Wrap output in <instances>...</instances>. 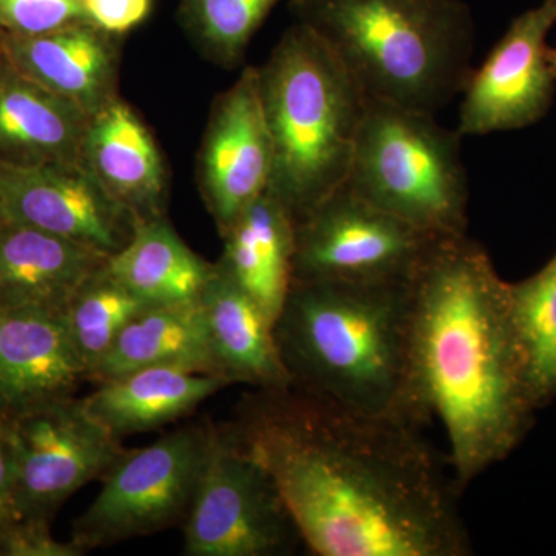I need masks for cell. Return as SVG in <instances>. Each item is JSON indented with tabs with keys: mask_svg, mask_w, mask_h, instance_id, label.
Instances as JSON below:
<instances>
[{
	"mask_svg": "<svg viewBox=\"0 0 556 556\" xmlns=\"http://www.w3.org/2000/svg\"><path fill=\"white\" fill-rule=\"evenodd\" d=\"M223 431L268 471L318 556H468L448 478L419 427L299 388H255Z\"/></svg>",
	"mask_w": 556,
	"mask_h": 556,
	"instance_id": "6da1fadb",
	"label": "cell"
},
{
	"mask_svg": "<svg viewBox=\"0 0 556 556\" xmlns=\"http://www.w3.org/2000/svg\"><path fill=\"white\" fill-rule=\"evenodd\" d=\"M409 382L424 424L441 420L460 489L517 445L536 402L510 285L467 236L431 241L409 281Z\"/></svg>",
	"mask_w": 556,
	"mask_h": 556,
	"instance_id": "7a4b0ae2",
	"label": "cell"
},
{
	"mask_svg": "<svg viewBox=\"0 0 556 556\" xmlns=\"http://www.w3.org/2000/svg\"><path fill=\"white\" fill-rule=\"evenodd\" d=\"M409 283L292 281L274 324L289 386L422 426L409 382Z\"/></svg>",
	"mask_w": 556,
	"mask_h": 556,
	"instance_id": "3957f363",
	"label": "cell"
},
{
	"mask_svg": "<svg viewBox=\"0 0 556 556\" xmlns=\"http://www.w3.org/2000/svg\"><path fill=\"white\" fill-rule=\"evenodd\" d=\"M372 100L437 115L473 72L475 21L464 0H291Z\"/></svg>",
	"mask_w": 556,
	"mask_h": 556,
	"instance_id": "277c9868",
	"label": "cell"
},
{
	"mask_svg": "<svg viewBox=\"0 0 556 556\" xmlns=\"http://www.w3.org/2000/svg\"><path fill=\"white\" fill-rule=\"evenodd\" d=\"M257 70L273 139L268 193L295 223L346 185L368 97L324 39L300 22Z\"/></svg>",
	"mask_w": 556,
	"mask_h": 556,
	"instance_id": "5b68a950",
	"label": "cell"
},
{
	"mask_svg": "<svg viewBox=\"0 0 556 556\" xmlns=\"http://www.w3.org/2000/svg\"><path fill=\"white\" fill-rule=\"evenodd\" d=\"M460 139L437 115L368 98L345 186L434 239L463 236L470 190Z\"/></svg>",
	"mask_w": 556,
	"mask_h": 556,
	"instance_id": "8992f818",
	"label": "cell"
},
{
	"mask_svg": "<svg viewBox=\"0 0 556 556\" xmlns=\"http://www.w3.org/2000/svg\"><path fill=\"white\" fill-rule=\"evenodd\" d=\"M211 430L189 424L148 445L126 450L102 478L100 495L73 522L84 552L182 526L206 463Z\"/></svg>",
	"mask_w": 556,
	"mask_h": 556,
	"instance_id": "52a82bcc",
	"label": "cell"
},
{
	"mask_svg": "<svg viewBox=\"0 0 556 556\" xmlns=\"http://www.w3.org/2000/svg\"><path fill=\"white\" fill-rule=\"evenodd\" d=\"M206 463L188 518V556H283L303 543L276 482L208 422Z\"/></svg>",
	"mask_w": 556,
	"mask_h": 556,
	"instance_id": "ba28073f",
	"label": "cell"
},
{
	"mask_svg": "<svg viewBox=\"0 0 556 556\" xmlns=\"http://www.w3.org/2000/svg\"><path fill=\"white\" fill-rule=\"evenodd\" d=\"M433 240L342 186L294 223L292 281L409 283Z\"/></svg>",
	"mask_w": 556,
	"mask_h": 556,
	"instance_id": "9c48e42d",
	"label": "cell"
},
{
	"mask_svg": "<svg viewBox=\"0 0 556 556\" xmlns=\"http://www.w3.org/2000/svg\"><path fill=\"white\" fill-rule=\"evenodd\" d=\"M10 424L20 518L51 522L70 496L104 478L127 450L76 396L17 413Z\"/></svg>",
	"mask_w": 556,
	"mask_h": 556,
	"instance_id": "30bf717a",
	"label": "cell"
},
{
	"mask_svg": "<svg viewBox=\"0 0 556 556\" xmlns=\"http://www.w3.org/2000/svg\"><path fill=\"white\" fill-rule=\"evenodd\" d=\"M556 25V0H541L519 14L463 91L457 134L481 137L522 129L546 115L554 97L548 35Z\"/></svg>",
	"mask_w": 556,
	"mask_h": 556,
	"instance_id": "8fae6325",
	"label": "cell"
},
{
	"mask_svg": "<svg viewBox=\"0 0 556 556\" xmlns=\"http://www.w3.org/2000/svg\"><path fill=\"white\" fill-rule=\"evenodd\" d=\"M0 211L11 222L115 255L137 218L109 195L83 163L14 166L0 161Z\"/></svg>",
	"mask_w": 556,
	"mask_h": 556,
	"instance_id": "7c38bea8",
	"label": "cell"
},
{
	"mask_svg": "<svg viewBox=\"0 0 556 556\" xmlns=\"http://www.w3.org/2000/svg\"><path fill=\"white\" fill-rule=\"evenodd\" d=\"M273 166V139L263 110L258 70L247 67L214 101L200 150L201 195L219 236L268 192Z\"/></svg>",
	"mask_w": 556,
	"mask_h": 556,
	"instance_id": "4fadbf2b",
	"label": "cell"
},
{
	"mask_svg": "<svg viewBox=\"0 0 556 556\" xmlns=\"http://www.w3.org/2000/svg\"><path fill=\"white\" fill-rule=\"evenodd\" d=\"M87 369L62 313L0 308V413H17L75 396Z\"/></svg>",
	"mask_w": 556,
	"mask_h": 556,
	"instance_id": "5bb4252c",
	"label": "cell"
},
{
	"mask_svg": "<svg viewBox=\"0 0 556 556\" xmlns=\"http://www.w3.org/2000/svg\"><path fill=\"white\" fill-rule=\"evenodd\" d=\"M118 36L90 22L31 38L0 35V50L21 73L89 115L118 98Z\"/></svg>",
	"mask_w": 556,
	"mask_h": 556,
	"instance_id": "9a60e30c",
	"label": "cell"
},
{
	"mask_svg": "<svg viewBox=\"0 0 556 556\" xmlns=\"http://www.w3.org/2000/svg\"><path fill=\"white\" fill-rule=\"evenodd\" d=\"M80 163L137 222L164 215L163 156L149 127L119 97L91 115Z\"/></svg>",
	"mask_w": 556,
	"mask_h": 556,
	"instance_id": "2e32d148",
	"label": "cell"
},
{
	"mask_svg": "<svg viewBox=\"0 0 556 556\" xmlns=\"http://www.w3.org/2000/svg\"><path fill=\"white\" fill-rule=\"evenodd\" d=\"M109 255L43 230L0 222V308L62 313L73 292Z\"/></svg>",
	"mask_w": 556,
	"mask_h": 556,
	"instance_id": "e0dca14e",
	"label": "cell"
},
{
	"mask_svg": "<svg viewBox=\"0 0 556 556\" xmlns=\"http://www.w3.org/2000/svg\"><path fill=\"white\" fill-rule=\"evenodd\" d=\"M91 116L27 78L0 54V161L14 166L80 163Z\"/></svg>",
	"mask_w": 556,
	"mask_h": 556,
	"instance_id": "ac0fdd59",
	"label": "cell"
},
{
	"mask_svg": "<svg viewBox=\"0 0 556 556\" xmlns=\"http://www.w3.org/2000/svg\"><path fill=\"white\" fill-rule=\"evenodd\" d=\"M214 265L200 302L218 375L230 383L254 388L288 387L273 318L217 263Z\"/></svg>",
	"mask_w": 556,
	"mask_h": 556,
	"instance_id": "d6986e66",
	"label": "cell"
},
{
	"mask_svg": "<svg viewBox=\"0 0 556 556\" xmlns=\"http://www.w3.org/2000/svg\"><path fill=\"white\" fill-rule=\"evenodd\" d=\"M229 386L228 379L212 372L160 365L98 382L93 393L80 399L87 412L123 441L129 434L177 422Z\"/></svg>",
	"mask_w": 556,
	"mask_h": 556,
	"instance_id": "ffe728a7",
	"label": "cell"
},
{
	"mask_svg": "<svg viewBox=\"0 0 556 556\" xmlns=\"http://www.w3.org/2000/svg\"><path fill=\"white\" fill-rule=\"evenodd\" d=\"M219 268L240 285L276 324L292 285L294 219L268 192L222 237Z\"/></svg>",
	"mask_w": 556,
	"mask_h": 556,
	"instance_id": "44dd1931",
	"label": "cell"
},
{
	"mask_svg": "<svg viewBox=\"0 0 556 556\" xmlns=\"http://www.w3.org/2000/svg\"><path fill=\"white\" fill-rule=\"evenodd\" d=\"M160 365L218 375L200 300L153 305L139 313L91 371L89 380L104 382Z\"/></svg>",
	"mask_w": 556,
	"mask_h": 556,
	"instance_id": "7402d4cb",
	"label": "cell"
},
{
	"mask_svg": "<svg viewBox=\"0 0 556 556\" xmlns=\"http://www.w3.org/2000/svg\"><path fill=\"white\" fill-rule=\"evenodd\" d=\"M108 269L150 305H172L200 300L215 265L197 255L159 215L138 219L129 243L109 258Z\"/></svg>",
	"mask_w": 556,
	"mask_h": 556,
	"instance_id": "603a6c76",
	"label": "cell"
},
{
	"mask_svg": "<svg viewBox=\"0 0 556 556\" xmlns=\"http://www.w3.org/2000/svg\"><path fill=\"white\" fill-rule=\"evenodd\" d=\"M150 306L153 305L112 276L108 263L79 285L62 311V318L87 369V379L108 356L123 329Z\"/></svg>",
	"mask_w": 556,
	"mask_h": 556,
	"instance_id": "cb8c5ba5",
	"label": "cell"
},
{
	"mask_svg": "<svg viewBox=\"0 0 556 556\" xmlns=\"http://www.w3.org/2000/svg\"><path fill=\"white\" fill-rule=\"evenodd\" d=\"M510 311L538 405L556 394V255L535 276L510 285Z\"/></svg>",
	"mask_w": 556,
	"mask_h": 556,
	"instance_id": "d4e9b609",
	"label": "cell"
},
{
	"mask_svg": "<svg viewBox=\"0 0 556 556\" xmlns=\"http://www.w3.org/2000/svg\"><path fill=\"white\" fill-rule=\"evenodd\" d=\"M280 0H178L182 30L201 53L236 67L263 22Z\"/></svg>",
	"mask_w": 556,
	"mask_h": 556,
	"instance_id": "484cf974",
	"label": "cell"
},
{
	"mask_svg": "<svg viewBox=\"0 0 556 556\" xmlns=\"http://www.w3.org/2000/svg\"><path fill=\"white\" fill-rule=\"evenodd\" d=\"M89 22L83 0H0V35L31 38Z\"/></svg>",
	"mask_w": 556,
	"mask_h": 556,
	"instance_id": "4316f807",
	"label": "cell"
},
{
	"mask_svg": "<svg viewBox=\"0 0 556 556\" xmlns=\"http://www.w3.org/2000/svg\"><path fill=\"white\" fill-rule=\"evenodd\" d=\"M86 552L70 540L58 541L50 521L20 518L0 529V556H83Z\"/></svg>",
	"mask_w": 556,
	"mask_h": 556,
	"instance_id": "83f0119b",
	"label": "cell"
},
{
	"mask_svg": "<svg viewBox=\"0 0 556 556\" xmlns=\"http://www.w3.org/2000/svg\"><path fill=\"white\" fill-rule=\"evenodd\" d=\"M87 20L109 35H126L152 13L153 0H83Z\"/></svg>",
	"mask_w": 556,
	"mask_h": 556,
	"instance_id": "f1b7e54d",
	"label": "cell"
},
{
	"mask_svg": "<svg viewBox=\"0 0 556 556\" xmlns=\"http://www.w3.org/2000/svg\"><path fill=\"white\" fill-rule=\"evenodd\" d=\"M20 519L16 507V464L10 416L0 413V529Z\"/></svg>",
	"mask_w": 556,
	"mask_h": 556,
	"instance_id": "f546056e",
	"label": "cell"
},
{
	"mask_svg": "<svg viewBox=\"0 0 556 556\" xmlns=\"http://www.w3.org/2000/svg\"><path fill=\"white\" fill-rule=\"evenodd\" d=\"M551 61H552V67H554L555 78H556V50L551 49Z\"/></svg>",
	"mask_w": 556,
	"mask_h": 556,
	"instance_id": "4dcf8cb0",
	"label": "cell"
},
{
	"mask_svg": "<svg viewBox=\"0 0 556 556\" xmlns=\"http://www.w3.org/2000/svg\"><path fill=\"white\" fill-rule=\"evenodd\" d=\"M2 218H3L2 211H0V222H2Z\"/></svg>",
	"mask_w": 556,
	"mask_h": 556,
	"instance_id": "1f68e13d",
	"label": "cell"
},
{
	"mask_svg": "<svg viewBox=\"0 0 556 556\" xmlns=\"http://www.w3.org/2000/svg\"><path fill=\"white\" fill-rule=\"evenodd\" d=\"M0 54H2V50H0Z\"/></svg>",
	"mask_w": 556,
	"mask_h": 556,
	"instance_id": "d6a6232c",
	"label": "cell"
}]
</instances>
